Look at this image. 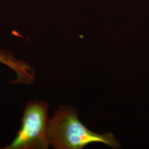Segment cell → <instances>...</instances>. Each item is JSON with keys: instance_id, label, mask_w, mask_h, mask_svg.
Instances as JSON below:
<instances>
[{"instance_id": "1", "label": "cell", "mask_w": 149, "mask_h": 149, "mask_svg": "<svg viewBox=\"0 0 149 149\" xmlns=\"http://www.w3.org/2000/svg\"><path fill=\"white\" fill-rule=\"evenodd\" d=\"M48 140L54 149H83L91 144L121 148L120 142L113 134L91 130L80 121L76 108L64 105H59L50 117Z\"/></svg>"}, {"instance_id": "2", "label": "cell", "mask_w": 149, "mask_h": 149, "mask_svg": "<svg viewBox=\"0 0 149 149\" xmlns=\"http://www.w3.org/2000/svg\"><path fill=\"white\" fill-rule=\"evenodd\" d=\"M49 106L45 101L28 102L23 110L21 127L4 149H47Z\"/></svg>"}]
</instances>
